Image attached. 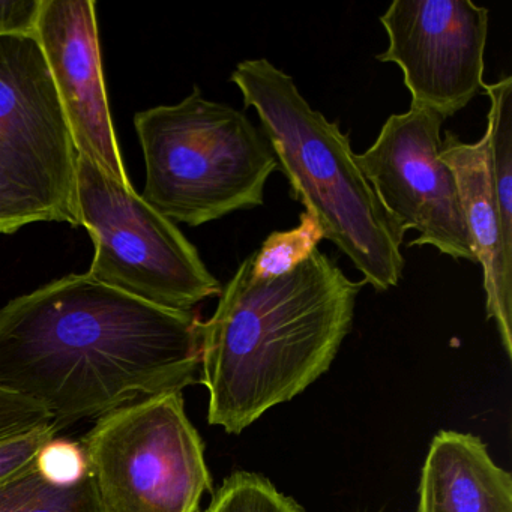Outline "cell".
<instances>
[{"label": "cell", "mask_w": 512, "mask_h": 512, "mask_svg": "<svg viewBox=\"0 0 512 512\" xmlns=\"http://www.w3.org/2000/svg\"><path fill=\"white\" fill-rule=\"evenodd\" d=\"M203 322L73 274L0 308V391L56 427L200 382Z\"/></svg>", "instance_id": "1"}, {"label": "cell", "mask_w": 512, "mask_h": 512, "mask_svg": "<svg viewBox=\"0 0 512 512\" xmlns=\"http://www.w3.org/2000/svg\"><path fill=\"white\" fill-rule=\"evenodd\" d=\"M41 0H0V35H35Z\"/></svg>", "instance_id": "20"}, {"label": "cell", "mask_w": 512, "mask_h": 512, "mask_svg": "<svg viewBox=\"0 0 512 512\" xmlns=\"http://www.w3.org/2000/svg\"><path fill=\"white\" fill-rule=\"evenodd\" d=\"M80 445L103 512H199L203 494L214 491L182 392L106 413Z\"/></svg>", "instance_id": "6"}, {"label": "cell", "mask_w": 512, "mask_h": 512, "mask_svg": "<svg viewBox=\"0 0 512 512\" xmlns=\"http://www.w3.org/2000/svg\"><path fill=\"white\" fill-rule=\"evenodd\" d=\"M35 466L55 484H74L89 473L82 445L56 437L41 449Z\"/></svg>", "instance_id": "17"}, {"label": "cell", "mask_w": 512, "mask_h": 512, "mask_svg": "<svg viewBox=\"0 0 512 512\" xmlns=\"http://www.w3.org/2000/svg\"><path fill=\"white\" fill-rule=\"evenodd\" d=\"M418 512H512V476L470 433L434 436L419 482Z\"/></svg>", "instance_id": "12"}, {"label": "cell", "mask_w": 512, "mask_h": 512, "mask_svg": "<svg viewBox=\"0 0 512 512\" xmlns=\"http://www.w3.org/2000/svg\"><path fill=\"white\" fill-rule=\"evenodd\" d=\"M440 160L454 172L473 254L484 272L487 319L494 320L506 355L512 356V257L503 247L499 211L491 185L488 136L464 143L446 131Z\"/></svg>", "instance_id": "11"}, {"label": "cell", "mask_w": 512, "mask_h": 512, "mask_svg": "<svg viewBox=\"0 0 512 512\" xmlns=\"http://www.w3.org/2000/svg\"><path fill=\"white\" fill-rule=\"evenodd\" d=\"M362 287L319 248L274 278L254 275L248 256L203 322L200 383L209 392V424L242 433L328 371Z\"/></svg>", "instance_id": "2"}, {"label": "cell", "mask_w": 512, "mask_h": 512, "mask_svg": "<svg viewBox=\"0 0 512 512\" xmlns=\"http://www.w3.org/2000/svg\"><path fill=\"white\" fill-rule=\"evenodd\" d=\"M446 119L424 107L392 115L376 142L355 155L392 220L418 232L409 247L431 245L455 260L476 263L454 172L440 160Z\"/></svg>", "instance_id": "8"}, {"label": "cell", "mask_w": 512, "mask_h": 512, "mask_svg": "<svg viewBox=\"0 0 512 512\" xmlns=\"http://www.w3.org/2000/svg\"><path fill=\"white\" fill-rule=\"evenodd\" d=\"M76 146L35 35H0V172L79 226Z\"/></svg>", "instance_id": "7"}, {"label": "cell", "mask_w": 512, "mask_h": 512, "mask_svg": "<svg viewBox=\"0 0 512 512\" xmlns=\"http://www.w3.org/2000/svg\"><path fill=\"white\" fill-rule=\"evenodd\" d=\"M289 181L292 197L314 215L325 241L349 257L376 292L398 286L406 233L383 208L355 160L349 134L302 97L295 80L268 59L239 62L230 76Z\"/></svg>", "instance_id": "3"}, {"label": "cell", "mask_w": 512, "mask_h": 512, "mask_svg": "<svg viewBox=\"0 0 512 512\" xmlns=\"http://www.w3.org/2000/svg\"><path fill=\"white\" fill-rule=\"evenodd\" d=\"M146 164L143 199L191 227L259 208L278 169L271 145L245 113L194 88L175 106L134 116Z\"/></svg>", "instance_id": "4"}, {"label": "cell", "mask_w": 512, "mask_h": 512, "mask_svg": "<svg viewBox=\"0 0 512 512\" xmlns=\"http://www.w3.org/2000/svg\"><path fill=\"white\" fill-rule=\"evenodd\" d=\"M380 23L389 46L376 59L400 68L410 106L448 119L484 89L487 8L470 0H394Z\"/></svg>", "instance_id": "9"}, {"label": "cell", "mask_w": 512, "mask_h": 512, "mask_svg": "<svg viewBox=\"0 0 512 512\" xmlns=\"http://www.w3.org/2000/svg\"><path fill=\"white\" fill-rule=\"evenodd\" d=\"M55 424L49 413L28 398L0 391V443Z\"/></svg>", "instance_id": "18"}, {"label": "cell", "mask_w": 512, "mask_h": 512, "mask_svg": "<svg viewBox=\"0 0 512 512\" xmlns=\"http://www.w3.org/2000/svg\"><path fill=\"white\" fill-rule=\"evenodd\" d=\"M76 169L77 217L94 241L88 272L94 280L173 311H191L220 295L223 287L197 248L133 185L115 181L82 155Z\"/></svg>", "instance_id": "5"}, {"label": "cell", "mask_w": 512, "mask_h": 512, "mask_svg": "<svg viewBox=\"0 0 512 512\" xmlns=\"http://www.w3.org/2000/svg\"><path fill=\"white\" fill-rule=\"evenodd\" d=\"M94 0H41L37 37L77 154L131 185L107 101Z\"/></svg>", "instance_id": "10"}, {"label": "cell", "mask_w": 512, "mask_h": 512, "mask_svg": "<svg viewBox=\"0 0 512 512\" xmlns=\"http://www.w3.org/2000/svg\"><path fill=\"white\" fill-rule=\"evenodd\" d=\"M205 512H305L265 476L235 472L223 482Z\"/></svg>", "instance_id": "15"}, {"label": "cell", "mask_w": 512, "mask_h": 512, "mask_svg": "<svg viewBox=\"0 0 512 512\" xmlns=\"http://www.w3.org/2000/svg\"><path fill=\"white\" fill-rule=\"evenodd\" d=\"M322 241V227L304 211L295 229L271 233L260 250L251 254V271L257 277H280L304 263Z\"/></svg>", "instance_id": "14"}, {"label": "cell", "mask_w": 512, "mask_h": 512, "mask_svg": "<svg viewBox=\"0 0 512 512\" xmlns=\"http://www.w3.org/2000/svg\"><path fill=\"white\" fill-rule=\"evenodd\" d=\"M0 512H103L91 473L74 484H55L35 463L0 482Z\"/></svg>", "instance_id": "13"}, {"label": "cell", "mask_w": 512, "mask_h": 512, "mask_svg": "<svg viewBox=\"0 0 512 512\" xmlns=\"http://www.w3.org/2000/svg\"><path fill=\"white\" fill-rule=\"evenodd\" d=\"M37 221L55 218L43 202L0 172V233H14Z\"/></svg>", "instance_id": "16"}, {"label": "cell", "mask_w": 512, "mask_h": 512, "mask_svg": "<svg viewBox=\"0 0 512 512\" xmlns=\"http://www.w3.org/2000/svg\"><path fill=\"white\" fill-rule=\"evenodd\" d=\"M58 431L55 424H50L25 436L0 443V482L31 467L41 449L55 439Z\"/></svg>", "instance_id": "19"}]
</instances>
